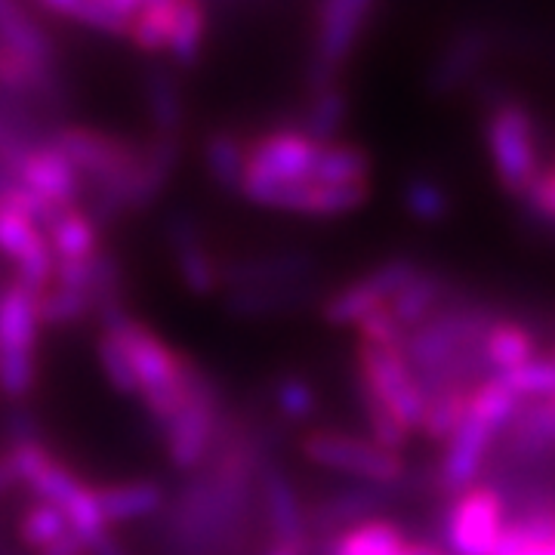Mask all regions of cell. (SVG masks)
Segmentation results:
<instances>
[{
  "label": "cell",
  "mask_w": 555,
  "mask_h": 555,
  "mask_svg": "<svg viewBox=\"0 0 555 555\" xmlns=\"http://www.w3.org/2000/svg\"><path fill=\"white\" fill-rule=\"evenodd\" d=\"M38 294L7 284L0 291V389L3 396L25 398L38 383L40 343Z\"/></svg>",
  "instance_id": "cell-1"
},
{
  "label": "cell",
  "mask_w": 555,
  "mask_h": 555,
  "mask_svg": "<svg viewBox=\"0 0 555 555\" xmlns=\"http://www.w3.org/2000/svg\"><path fill=\"white\" fill-rule=\"evenodd\" d=\"M321 145L309 139L302 130H275L269 137L257 139L247 149V164L241 177V195L257 204L269 207L278 189L306 182L315 173V160Z\"/></svg>",
  "instance_id": "cell-2"
},
{
  "label": "cell",
  "mask_w": 555,
  "mask_h": 555,
  "mask_svg": "<svg viewBox=\"0 0 555 555\" xmlns=\"http://www.w3.org/2000/svg\"><path fill=\"white\" fill-rule=\"evenodd\" d=\"M485 142L494 164L496 179L506 192L525 195L540 173L537 164V124L528 105L518 100H500L485 120Z\"/></svg>",
  "instance_id": "cell-3"
},
{
  "label": "cell",
  "mask_w": 555,
  "mask_h": 555,
  "mask_svg": "<svg viewBox=\"0 0 555 555\" xmlns=\"http://www.w3.org/2000/svg\"><path fill=\"white\" fill-rule=\"evenodd\" d=\"M358 386L367 389L386 404V411L396 416L408 433H420V423L426 414V392L416 379L414 367L401 352V346H371L358 343Z\"/></svg>",
  "instance_id": "cell-4"
},
{
  "label": "cell",
  "mask_w": 555,
  "mask_h": 555,
  "mask_svg": "<svg viewBox=\"0 0 555 555\" xmlns=\"http://www.w3.org/2000/svg\"><path fill=\"white\" fill-rule=\"evenodd\" d=\"M302 456L321 469L358 478L367 488L398 485L404 478V469H408L401 454L379 448L371 438L349 436V433H337V429L309 433L302 438Z\"/></svg>",
  "instance_id": "cell-5"
},
{
  "label": "cell",
  "mask_w": 555,
  "mask_h": 555,
  "mask_svg": "<svg viewBox=\"0 0 555 555\" xmlns=\"http://www.w3.org/2000/svg\"><path fill=\"white\" fill-rule=\"evenodd\" d=\"M374 16L371 0H327L315 13V50L309 65L312 93L337 87L339 68L352 56L356 43Z\"/></svg>",
  "instance_id": "cell-6"
},
{
  "label": "cell",
  "mask_w": 555,
  "mask_h": 555,
  "mask_svg": "<svg viewBox=\"0 0 555 555\" xmlns=\"http://www.w3.org/2000/svg\"><path fill=\"white\" fill-rule=\"evenodd\" d=\"M506 525V496L494 485H473L469 491L456 494L448 506V555H494Z\"/></svg>",
  "instance_id": "cell-7"
},
{
  "label": "cell",
  "mask_w": 555,
  "mask_h": 555,
  "mask_svg": "<svg viewBox=\"0 0 555 555\" xmlns=\"http://www.w3.org/2000/svg\"><path fill=\"white\" fill-rule=\"evenodd\" d=\"M217 408L219 398L214 392V383L198 367L189 386V404L160 433L167 456L177 469H195L207 460L210 444H214V429H217Z\"/></svg>",
  "instance_id": "cell-8"
},
{
  "label": "cell",
  "mask_w": 555,
  "mask_h": 555,
  "mask_svg": "<svg viewBox=\"0 0 555 555\" xmlns=\"http://www.w3.org/2000/svg\"><path fill=\"white\" fill-rule=\"evenodd\" d=\"M420 272L414 259H389L377 266L371 275L349 281L346 287H339L334 297L324 302V321L334 327H358L371 312H377L383 306H389L398 291Z\"/></svg>",
  "instance_id": "cell-9"
},
{
  "label": "cell",
  "mask_w": 555,
  "mask_h": 555,
  "mask_svg": "<svg viewBox=\"0 0 555 555\" xmlns=\"http://www.w3.org/2000/svg\"><path fill=\"white\" fill-rule=\"evenodd\" d=\"M0 257L10 259L16 275L13 281L22 287L43 294L53 284L56 259L50 254L43 229L7 204H0Z\"/></svg>",
  "instance_id": "cell-10"
},
{
  "label": "cell",
  "mask_w": 555,
  "mask_h": 555,
  "mask_svg": "<svg viewBox=\"0 0 555 555\" xmlns=\"http://www.w3.org/2000/svg\"><path fill=\"white\" fill-rule=\"evenodd\" d=\"M10 177H13V182H20L22 189H28L31 195H38L43 204H50L53 210L78 207V170L65 160V155L53 142L38 145V149H25L16 160V167L10 170Z\"/></svg>",
  "instance_id": "cell-11"
},
{
  "label": "cell",
  "mask_w": 555,
  "mask_h": 555,
  "mask_svg": "<svg viewBox=\"0 0 555 555\" xmlns=\"http://www.w3.org/2000/svg\"><path fill=\"white\" fill-rule=\"evenodd\" d=\"M494 426H488L485 420H478L466 411L463 423L456 426V433L448 438V448L441 456V469H438V485L444 494H463L473 485H478V476L485 469V460L491 454L496 441Z\"/></svg>",
  "instance_id": "cell-12"
},
{
  "label": "cell",
  "mask_w": 555,
  "mask_h": 555,
  "mask_svg": "<svg viewBox=\"0 0 555 555\" xmlns=\"http://www.w3.org/2000/svg\"><path fill=\"white\" fill-rule=\"evenodd\" d=\"M371 198V185H321L315 179L294 182L278 189L269 201V210H287L302 217H343L364 207Z\"/></svg>",
  "instance_id": "cell-13"
},
{
  "label": "cell",
  "mask_w": 555,
  "mask_h": 555,
  "mask_svg": "<svg viewBox=\"0 0 555 555\" xmlns=\"http://www.w3.org/2000/svg\"><path fill=\"white\" fill-rule=\"evenodd\" d=\"M327 555H448L436 543L408 540L396 521L367 518L346 531L334 534L327 543Z\"/></svg>",
  "instance_id": "cell-14"
},
{
  "label": "cell",
  "mask_w": 555,
  "mask_h": 555,
  "mask_svg": "<svg viewBox=\"0 0 555 555\" xmlns=\"http://www.w3.org/2000/svg\"><path fill=\"white\" fill-rule=\"evenodd\" d=\"M262 503H266L269 528L275 534L278 546H291V550L309 555V543H312L309 513L299 503L294 481L278 469H266L262 473Z\"/></svg>",
  "instance_id": "cell-15"
},
{
  "label": "cell",
  "mask_w": 555,
  "mask_h": 555,
  "mask_svg": "<svg viewBox=\"0 0 555 555\" xmlns=\"http://www.w3.org/2000/svg\"><path fill=\"white\" fill-rule=\"evenodd\" d=\"M43 13L72 20L80 28H90L96 35L108 38H127L133 16L139 10V0H43Z\"/></svg>",
  "instance_id": "cell-16"
},
{
  "label": "cell",
  "mask_w": 555,
  "mask_h": 555,
  "mask_svg": "<svg viewBox=\"0 0 555 555\" xmlns=\"http://www.w3.org/2000/svg\"><path fill=\"white\" fill-rule=\"evenodd\" d=\"M0 43L22 60L35 62L43 72H53V43L47 38L43 25L20 3L0 0Z\"/></svg>",
  "instance_id": "cell-17"
},
{
  "label": "cell",
  "mask_w": 555,
  "mask_h": 555,
  "mask_svg": "<svg viewBox=\"0 0 555 555\" xmlns=\"http://www.w3.org/2000/svg\"><path fill=\"white\" fill-rule=\"evenodd\" d=\"M47 244L56 262H90L100 254V225L80 207L62 210L47 229Z\"/></svg>",
  "instance_id": "cell-18"
},
{
  "label": "cell",
  "mask_w": 555,
  "mask_h": 555,
  "mask_svg": "<svg viewBox=\"0 0 555 555\" xmlns=\"http://www.w3.org/2000/svg\"><path fill=\"white\" fill-rule=\"evenodd\" d=\"M96 500H100V509L108 528L115 525H130L139 518H149L158 513L164 506V491L155 481H120V485H105L96 488Z\"/></svg>",
  "instance_id": "cell-19"
},
{
  "label": "cell",
  "mask_w": 555,
  "mask_h": 555,
  "mask_svg": "<svg viewBox=\"0 0 555 555\" xmlns=\"http://www.w3.org/2000/svg\"><path fill=\"white\" fill-rule=\"evenodd\" d=\"M444 299H448V284H444V278L436 275V272H426V269H420L401 291H398L392 302H389V312L398 321V327L404 331V337L420 327L423 321H429V318L436 315L438 309L444 306Z\"/></svg>",
  "instance_id": "cell-20"
},
{
  "label": "cell",
  "mask_w": 555,
  "mask_h": 555,
  "mask_svg": "<svg viewBox=\"0 0 555 555\" xmlns=\"http://www.w3.org/2000/svg\"><path fill=\"white\" fill-rule=\"evenodd\" d=\"M488 50H491V35H488V31H478V28L463 31V35L444 50V56L436 62L433 78H429V90L438 93V96L451 93L454 87H460L463 80L476 72L478 65H481V60L488 56Z\"/></svg>",
  "instance_id": "cell-21"
},
{
  "label": "cell",
  "mask_w": 555,
  "mask_h": 555,
  "mask_svg": "<svg viewBox=\"0 0 555 555\" xmlns=\"http://www.w3.org/2000/svg\"><path fill=\"white\" fill-rule=\"evenodd\" d=\"M481 356L488 361V371H494V377L496 374H509L521 364L534 361L537 339L525 324L494 318V324L488 327V334L481 339Z\"/></svg>",
  "instance_id": "cell-22"
},
{
  "label": "cell",
  "mask_w": 555,
  "mask_h": 555,
  "mask_svg": "<svg viewBox=\"0 0 555 555\" xmlns=\"http://www.w3.org/2000/svg\"><path fill=\"white\" fill-rule=\"evenodd\" d=\"M509 448L521 460H537V456L555 451V404L553 401H531L518 408L516 420L506 429Z\"/></svg>",
  "instance_id": "cell-23"
},
{
  "label": "cell",
  "mask_w": 555,
  "mask_h": 555,
  "mask_svg": "<svg viewBox=\"0 0 555 555\" xmlns=\"http://www.w3.org/2000/svg\"><path fill=\"white\" fill-rule=\"evenodd\" d=\"M173 257H177V272L182 278V284L195 294V297H210L217 294L219 272L217 259L210 257V250L201 244L192 225H179L173 235Z\"/></svg>",
  "instance_id": "cell-24"
},
{
  "label": "cell",
  "mask_w": 555,
  "mask_h": 555,
  "mask_svg": "<svg viewBox=\"0 0 555 555\" xmlns=\"http://www.w3.org/2000/svg\"><path fill=\"white\" fill-rule=\"evenodd\" d=\"M379 500L377 488H358V491H346V494L327 496L324 503H318L315 509L309 513V531H346L352 525H361L367 518H374Z\"/></svg>",
  "instance_id": "cell-25"
},
{
  "label": "cell",
  "mask_w": 555,
  "mask_h": 555,
  "mask_svg": "<svg viewBox=\"0 0 555 555\" xmlns=\"http://www.w3.org/2000/svg\"><path fill=\"white\" fill-rule=\"evenodd\" d=\"M177 10L179 0H139V10L130 31H127V40L137 47L139 53H149V56L167 53Z\"/></svg>",
  "instance_id": "cell-26"
},
{
  "label": "cell",
  "mask_w": 555,
  "mask_h": 555,
  "mask_svg": "<svg viewBox=\"0 0 555 555\" xmlns=\"http://www.w3.org/2000/svg\"><path fill=\"white\" fill-rule=\"evenodd\" d=\"M312 179L321 182V185H367V179H371V158H367L364 149L349 145V142L321 145Z\"/></svg>",
  "instance_id": "cell-27"
},
{
  "label": "cell",
  "mask_w": 555,
  "mask_h": 555,
  "mask_svg": "<svg viewBox=\"0 0 555 555\" xmlns=\"http://www.w3.org/2000/svg\"><path fill=\"white\" fill-rule=\"evenodd\" d=\"M20 537L22 543L31 550L35 555H50L62 540H68L72 531H68V521L62 516L56 506L50 503H31L25 513H22L20 521Z\"/></svg>",
  "instance_id": "cell-28"
},
{
  "label": "cell",
  "mask_w": 555,
  "mask_h": 555,
  "mask_svg": "<svg viewBox=\"0 0 555 555\" xmlns=\"http://www.w3.org/2000/svg\"><path fill=\"white\" fill-rule=\"evenodd\" d=\"M204 164L207 173L225 192H238L244 164H247V149L238 137L232 133H214L204 145Z\"/></svg>",
  "instance_id": "cell-29"
},
{
  "label": "cell",
  "mask_w": 555,
  "mask_h": 555,
  "mask_svg": "<svg viewBox=\"0 0 555 555\" xmlns=\"http://www.w3.org/2000/svg\"><path fill=\"white\" fill-rule=\"evenodd\" d=\"M473 389L456 386V389H444V392L426 398V414H423V423H420V433L429 441H448L456 433V426L463 423V416H466V404H469Z\"/></svg>",
  "instance_id": "cell-30"
},
{
  "label": "cell",
  "mask_w": 555,
  "mask_h": 555,
  "mask_svg": "<svg viewBox=\"0 0 555 555\" xmlns=\"http://www.w3.org/2000/svg\"><path fill=\"white\" fill-rule=\"evenodd\" d=\"M204 38H207V10L201 3H192V0H179L167 56L177 65H192L204 50Z\"/></svg>",
  "instance_id": "cell-31"
},
{
  "label": "cell",
  "mask_w": 555,
  "mask_h": 555,
  "mask_svg": "<svg viewBox=\"0 0 555 555\" xmlns=\"http://www.w3.org/2000/svg\"><path fill=\"white\" fill-rule=\"evenodd\" d=\"M346 112H349V100H346V93L339 87L312 93V105H309L302 133L315 139L318 145H331V142H337L339 130L346 124Z\"/></svg>",
  "instance_id": "cell-32"
},
{
  "label": "cell",
  "mask_w": 555,
  "mask_h": 555,
  "mask_svg": "<svg viewBox=\"0 0 555 555\" xmlns=\"http://www.w3.org/2000/svg\"><path fill=\"white\" fill-rule=\"evenodd\" d=\"M518 401H555V358H534L509 374H496Z\"/></svg>",
  "instance_id": "cell-33"
},
{
  "label": "cell",
  "mask_w": 555,
  "mask_h": 555,
  "mask_svg": "<svg viewBox=\"0 0 555 555\" xmlns=\"http://www.w3.org/2000/svg\"><path fill=\"white\" fill-rule=\"evenodd\" d=\"M93 299L83 297L78 291H65L60 284H50L43 294H38V318L40 327H68L87 315Z\"/></svg>",
  "instance_id": "cell-34"
},
{
  "label": "cell",
  "mask_w": 555,
  "mask_h": 555,
  "mask_svg": "<svg viewBox=\"0 0 555 555\" xmlns=\"http://www.w3.org/2000/svg\"><path fill=\"white\" fill-rule=\"evenodd\" d=\"M96 358H100V371L105 383L124 398H137L139 386H137V374L130 367V358L124 352L118 339L112 337L108 331H102L100 343H96Z\"/></svg>",
  "instance_id": "cell-35"
},
{
  "label": "cell",
  "mask_w": 555,
  "mask_h": 555,
  "mask_svg": "<svg viewBox=\"0 0 555 555\" xmlns=\"http://www.w3.org/2000/svg\"><path fill=\"white\" fill-rule=\"evenodd\" d=\"M401 198H404V210L414 219H420V222H441V219L451 214V198H448V192H444L438 182H433V179H411V182L404 185Z\"/></svg>",
  "instance_id": "cell-36"
},
{
  "label": "cell",
  "mask_w": 555,
  "mask_h": 555,
  "mask_svg": "<svg viewBox=\"0 0 555 555\" xmlns=\"http://www.w3.org/2000/svg\"><path fill=\"white\" fill-rule=\"evenodd\" d=\"M149 108H152L160 139H177V127L182 120V100H179L177 83L167 75H152V80H149Z\"/></svg>",
  "instance_id": "cell-37"
},
{
  "label": "cell",
  "mask_w": 555,
  "mask_h": 555,
  "mask_svg": "<svg viewBox=\"0 0 555 555\" xmlns=\"http://www.w3.org/2000/svg\"><path fill=\"white\" fill-rule=\"evenodd\" d=\"M47 78H50V72L38 68L35 62L22 60L20 53L7 50L0 43V87L25 93V90H40L47 83Z\"/></svg>",
  "instance_id": "cell-38"
},
{
  "label": "cell",
  "mask_w": 555,
  "mask_h": 555,
  "mask_svg": "<svg viewBox=\"0 0 555 555\" xmlns=\"http://www.w3.org/2000/svg\"><path fill=\"white\" fill-rule=\"evenodd\" d=\"M275 404H278V411L287 416V420L299 423V420H309V416L315 414L318 396H315V389H312L306 379L287 377L278 383Z\"/></svg>",
  "instance_id": "cell-39"
},
{
  "label": "cell",
  "mask_w": 555,
  "mask_h": 555,
  "mask_svg": "<svg viewBox=\"0 0 555 555\" xmlns=\"http://www.w3.org/2000/svg\"><path fill=\"white\" fill-rule=\"evenodd\" d=\"M521 201L534 210L537 217L555 222V164L550 170H540L537 179L525 189Z\"/></svg>",
  "instance_id": "cell-40"
},
{
  "label": "cell",
  "mask_w": 555,
  "mask_h": 555,
  "mask_svg": "<svg viewBox=\"0 0 555 555\" xmlns=\"http://www.w3.org/2000/svg\"><path fill=\"white\" fill-rule=\"evenodd\" d=\"M266 555H306V553H299V550H291V546H272V550H266Z\"/></svg>",
  "instance_id": "cell-41"
}]
</instances>
